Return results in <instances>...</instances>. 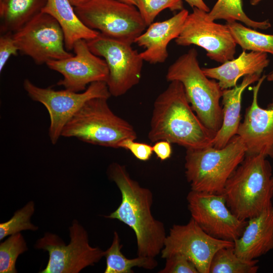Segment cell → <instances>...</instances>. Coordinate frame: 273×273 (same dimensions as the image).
Masks as SVG:
<instances>
[{"instance_id":"cell-22","label":"cell","mask_w":273,"mask_h":273,"mask_svg":"<svg viewBox=\"0 0 273 273\" xmlns=\"http://www.w3.org/2000/svg\"><path fill=\"white\" fill-rule=\"evenodd\" d=\"M47 0H0L1 33L15 32L42 12Z\"/></svg>"},{"instance_id":"cell-20","label":"cell","mask_w":273,"mask_h":273,"mask_svg":"<svg viewBox=\"0 0 273 273\" xmlns=\"http://www.w3.org/2000/svg\"><path fill=\"white\" fill-rule=\"evenodd\" d=\"M261 77V75L258 74L246 75L241 84L222 90V123L213 140L212 146L222 148L237 135L240 124L242 94L246 88L258 81Z\"/></svg>"},{"instance_id":"cell-21","label":"cell","mask_w":273,"mask_h":273,"mask_svg":"<svg viewBox=\"0 0 273 273\" xmlns=\"http://www.w3.org/2000/svg\"><path fill=\"white\" fill-rule=\"evenodd\" d=\"M42 12L50 15L60 24L64 33L65 47L68 51L73 50L78 40H89L100 34L81 21L69 0H47Z\"/></svg>"},{"instance_id":"cell-16","label":"cell","mask_w":273,"mask_h":273,"mask_svg":"<svg viewBox=\"0 0 273 273\" xmlns=\"http://www.w3.org/2000/svg\"><path fill=\"white\" fill-rule=\"evenodd\" d=\"M266 78L263 74L253 86L251 104L246 110L237 135L245 145L246 154H262L273 158V97L265 109L260 107L257 101L260 87Z\"/></svg>"},{"instance_id":"cell-27","label":"cell","mask_w":273,"mask_h":273,"mask_svg":"<svg viewBox=\"0 0 273 273\" xmlns=\"http://www.w3.org/2000/svg\"><path fill=\"white\" fill-rule=\"evenodd\" d=\"M28 250L27 243L20 233L10 235L0 244V272L16 273L18 257Z\"/></svg>"},{"instance_id":"cell-32","label":"cell","mask_w":273,"mask_h":273,"mask_svg":"<svg viewBox=\"0 0 273 273\" xmlns=\"http://www.w3.org/2000/svg\"><path fill=\"white\" fill-rule=\"evenodd\" d=\"M135 140L130 138L125 139L120 142L119 148L129 151L140 160L145 161L149 160L153 153L152 146L135 142Z\"/></svg>"},{"instance_id":"cell-8","label":"cell","mask_w":273,"mask_h":273,"mask_svg":"<svg viewBox=\"0 0 273 273\" xmlns=\"http://www.w3.org/2000/svg\"><path fill=\"white\" fill-rule=\"evenodd\" d=\"M69 229L70 241L67 245L50 233L36 241L34 247L48 251L49 255L46 267L39 273H78L105 256V251L89 245L87 231L77 220H73Z\"/></svg>"},{"instance_id":"cell-36","label":"cell","mask_w":273,"mask_h":273,"mask_svg":"<svg viewBox=\"0 0 273 273\" xmlns=\"http://www.w3.org/2000/svg\"><path fill=\"white\" fill-rule=\"evenodd\" d=\"M122 2L133 5L134 6H136V3L135 0H119Z\"/></svg>"},{"instance_id":"cell-25","label":"cell","mask_w":273,"mask_h":273,"mask_svg":"<svg viewBox=\"0 0 273 273\" xmlns=\"http://www.w3.org/2000/svg\"><path fill=\"white\" fill-rule=\"evenodd\" d=\"M257 259L247 260L239 257L234 246L219 249L214 255L209 273H256L259 267Z\"/></svg>"},{"instance_id":"cell-19","label":"cell","mask_w":273,"mask_h":273,"mask_svg":"<svg viewBox=\"0 0 273 273\" xmlns=\"http://www.w3.org/2000/svg\"><path fill=\"white\" fill-rule=\"evenodd\" d=\"M269 63L267 54L246 51L236 59L227 61L220 66L213 68H202L203 73L211 79L217 80L221 88L236 86L240 77L248 75H261Z\"/></svg>"},{"instance_id":"cell-23","label":"cell","mask_w":273,"mask_h":273,"mask_svg":"<svg viewBox=\"0 0 273 273\" xmlns=\"http://www.w3.org/2000/svg\"><path fill=\"white\" fill-rule=\"evenodd\" d=\"M122 247L118 234L115 231L112 244L105 251L104 273H133L132 268L134 267L151 270L157 266L158 262L154 257L138 256L132 259L126 258L121 251Z\"/></svg>"},{"instance_id":"cell-28","label":"cell","mask_w":273,"mask_h":273,"mask_svg":"<svg viewBox=\"0 0 273 273\" xmlns=\"http://www.w3.org/2000/svg\"><path fill=\"white\" fill-rule=\"evenodd\" d=\"M34 210V202L29 201L22 208L17 210L8 221L1 223L0 240L22 231H37L38 227L32 224L30 221Z\"/></svg>"},{"instance_id":"cell-18","label":"cell","mask_w":273,"mask_h":273,"mask_svg":"<svg viewBox=\"0 0 273 273\" xmlns=\"http://www.w3.org/2000/svg\"><path fill=\"white\" fill-rule=\"evenodd\" d=\"M236 254L252 260L273 249V206L249 219L241 236L234 242Z\"/></svg>"},{"instance_id":"cell-15","label":"cell","mask_w":273,"mask_h":273,"mask_svg":"<svg viewBox=\"0 0 273 273\" xmlns=\"http://www.w3.org/2000/svg\"><path fill=\"white\" fill-rule=\"evenodd\" d=\"M73 50L74 55L69 58L48 62L46 65L51 70L63 77L57 84L74 92H83L86 85L98 81L106 82L109 69L104 59L95 55L89 49L87 41H76Z\"/></svg>"},{"instance_id":"cell-35","label":"cell","mask_w":273,"mask_h":273,"mask_svg":"<svg viewBox=\"0 0 273 273\" xmlns=\"http://www.w3.org/2000/svg\"><path fill=\"white\" fill-rule=\"evenodd\" d=\"M74 8L83 6L91 0H69Z\"/></svg>"},{"instance_id":"cell-1","label":"cell","mask_w":273,"mask_h":273,"mask_svg":"<svg viewBox=\"0 0 273 273\" xmlns=\"http://www.w3.org/2000/svg\"><path fill=\"white\" fill-rule=\"evenodd\" d=\"M107 173L120 190L122 199L118 208L104 216L118 219L134 231L138 256L155 258L161 253L167 235L164 223L152 213V192L131 178L124 165L112 163Z\"/></svg>"},{"instance_id":"cell-12","label":"cell","mask_w":273,"mask_h":273,"mask_svg":"<svg viewBox=\"0 0 273 273\" xmlns=\"http://www.w3.org/2000/svg\"><path fill=\"white\" fill-rule=\"evenodd\" d=\"M175 42L180 46L194 44L201 47L209 58L221 63L234 58L237 46L225 24L210 20L208 12L195 7L187 16Z\"/></svg>"},{"instance_id":"cell-6","label":"cell","mask_w":273,"mask_h":273,"mask_svg":"<svg viewBox=\"0 0 273 273\" xmlns=\"http://www.w3.org/2000/svg\"><path fill=\"white\" fill-rule=\"evenodd\" d=\"M108 99L94 98L86 101L65 124L61 136L115 149L125 139L136 140L132 125L112 111Z\"/></svg>"},{"instance_id":"cell-34","label":"cell","mask_w":273,"mask_h":273,"mask_svg":"<svg viewBox=\"0 0 273 273\" xmlns=\"http://www.w3.org/2000/svg\"><path fill=\"white\" fill-rule=\"evenodd\" d=\"M193 8L195 7L209 12V9L203 0H185Z\"/></svg>"},{"instance_id":"cell-39","label":"cell","mask_w":273,"mask_h":273,"mask_svg":"<svg viewBox=\"0 0 273 273\" xmlns=\"http://www.w3.org/2000/svg\"><path fill=\"white\" fill-rule=\"evenodd\" d=\"M271 184H272V191H273V177H272Z\"/></svg>"},{"instance_id":"cell-38","label":"cell","mask_w":273,"mask_h":273,"mask_svg":"<svg viewBox=\"0 0 273 273\" xmlns=\"http://www.w3.org/2000/svg\"><path fill=\"white\" fill-rule=\"evenodd\" d=\"M261 1H263V0H250V3L251 5L255 6L257 5Z\"/></svg>"},{"instance_id":"cell-11","label":"cell","mask_w":273,"mask_h":273,"mask_svg":"<svg viewBox=\"0 0 273 273\" xmlns=\"http://www.w3.org/2000/svg\"><path fill=\"white\" fill-rule=\"evenodd\" d=\"M19 52L37 65L73 55L65 47L64 31L50 15L41 12L14 33Z\"/></svg>"},{"instance_id":"cell-31","label":"cell","mask_w":273,"mask_h":273,"mask_svg":"<svg viewBox=\"0 0 273 273\" xmlns=\"http://www.w3.org/2000/svg\"><path fill=\"white\" fill-rule=\"evenodd\" d=\"M19 52L16 43L14 32L1 33L0 36V72H2L9 58L17 56Z\"/></svg>"},{"instance_id":"cell-30","label":"cell","mask_w":273,"mask_h":273,"mask_svg":"<svg viewBox=\"0 0 273 273\" xmlns=\"http://www.w3.org/2000/svg\"><path fill=\"white\" fill-rule=\"evenodd\" d=\"M159 273H199L194 264L184 255L177 254L166 259Z\"/></svg>"},{"instance_id":"cell-29","label":"cell","mask_w":273,"mask_h":273,"mask_svg":"<svg viewBox=\"0 0 273 273\" xmlns=\"http://www.w3.org/2000/svg\"><path fill=\"white\" fill-rule=\"evenodd\" d=\"M136 7L147 26L153 23L156 17L163 10L171 11L184 9L182 0H135Z\"/></svg>"},{"instance_id":"cell-14","label":"cell","mask_w":273,"mask_h":273,"mask_svg":"<svg viewBox=\"0 0 273 273\" xmlns=\"http://www.w3.org/2000/svg\"><path fill=\"white\" fill-rule=\"evenodd\" d=\"M234 245V242L210 236L191 218L186 224L171 227L164 240L161 257L166 259L181 254L194 264L199 273H209L210 264L216 251Z\"/></svg>"},{"instance_id":"cell-4","label":"cell","mask_w":273,"mask_h":273,"mask_svg":"<svg viewBox=\"0 0 273 273\" xmlns=\"http://www.w3.org/2000/svg\"><path fill=\"white\" fill-rule=\"evenodd\" d=\"M167 81L177 80L184 87L187 98L202 123L216 133L221 128L223 114L220 100L222 89L218 82L203 73L195 48L179 56L168 68Z\"/></svg>"},{"instance_id":"cell-7","label":"cell","mask_w":273,"mask_h":273,"mask_svg":"<svg viewBox=\"0 0 273 273\" xmlns=\"http://www.w3.org/2000/svg\"><path fill=\"white\" fill-rule=\"evenodd\" d=\"M74 10L89 28L131 44L147 26L135 6L119 0H91Z\"/></svg>"},{"instance_id":"cell-2","label":"cell","mask_w":273,"mask_h":273,"mask_svg":"<svg viewBox=\"0 0 273 273\" xmlns=\"http://www.w3.org/2000/svg\"><path fill=\"white\" fill-rule=\"evenodd\" d=\"M194 112L182 83L170 81L154 103L148 139L152 143L167 141L186 149L212 146L216 134Z\"/></svg>"},{"instance_id":"cell-17","label":"cell","mask_w":273,"mask_h":273,"mask_svg":"<svg viewBox=\"0 0 273 273\" xmlns=\"http://www.w3.org/2000/svg\"><path fill=\"white\" fill-rule=\"evenodd\" d=\"M188 14L187 10L183 9L166 20L153 22L135 39L134 43L145 49L140 53L144 61L152 64L165 62L167 46L179 35Z\"/></svg>"},{"instance_id":"cell-37","label":"cell","mask_w":273,"mask_h":273,"mask_svg":"<svg viewBox=\"0 0 273 273\" xmlns=\"http://www.w3.org/2000/svg\"><path fill=\"white\" fill-rule=\"evenodd\" d=\"M266 78L268 81H273V71L266 75Z\"/></svg>"},{"instance_id":"cell-9","label":"cell","mask_w":273,"mask_h":273,"mask_svg":"<svg viewBox=\"0 0 273 273\" xmlns=\"http://www.w3.org/2000/svg\"><path fill=\"white\" fill-rule=\"evenodd\" d=\"M23 87L32 100L47 109L50 118L49 135L53 144L57 143L65 124L86 101L94 98L109 99L111 96L105 81L92 83L82 92L42 88L28 79L24 80Z\"/></svg>"},{"instance_id":"cell-10","label":"cell","mask_w":273,"mask_h":273,"mask_svg":"<svg viewBox=\"0 0 273 273\" xmlns=\"http://www.w3.org/2000/svg\"><path fill=\"white\" fill-rule=\"evenodd\" d=\"M87 43L92 52L103 58L107 63L109 76L106 83L111 96H121L139 83L144 60L131 44L100 33Z\"/></svg>"},{"instance_id":"cell-33","label":"cell","mask_w":273,"mask_h":273,"mask_svg":"<svg viewBox=\"0 0 273 273\" xmlns=\"http://www.w3.org/2000/svg\"><path fill=\"white\" fill-rule=\"evenodd\" d=\"M152 147L153 153L161 161L169 158L172 153L171 143L167 141L156 142Z\"/></svg>"},{"instance_id":"cell-5","label":"cell","mask_w":273,"mask_h":273,"mask_svg":"<svg viewBox=\"0 0 273 273\" xmlns=\"http://www.w3.org/2000/svg\"><path fill=\"white\" fill-rule=\"evenodd\" d=\"M186 150L185 174L191 190L217 194H222L227 180L246 154L238 135L222 148L210 146Z\"/></svg>"},{"instance_id":"cell-26","label":"cell","mask_w":273,"mask_h":273,"mask_svg":"<svg viewBox=\"0 0 273 273\" xmlns=\"http://www.w3.org/2000/svg\"><path fill=\"white\" fill-rule=\"evenodd\" d=\"M208 17L211 21H240L254 29L264 30L271 27L268 20L258 22L248 17L244 12L242 0H218L208 12Z\"/></svg>"},{"instance_id":"cell-24","label":"cell","mask_w":273,"mask_h":273,"mask_svg":"<svg viewBox=\"0 0 273 273\" xmlns=\"http://www.w3.org/2000/svg\"><path fill=\"white\" fill-rule=\"evenodd\" d=\"M225 25L237 44H239L243 50L273 55V35L257 31L237 21L228 22Z\"/></svg>"},{"instance_id":"cell-3","label":"cell","mask_w":273,"mask_h":273,"mask_svg":"<svg viewBox=\"0 0 273 273\" xmlns=\"http://www.w3.org/2000/svg\"><path fill=\"white\" fill-rule=\"evenodd\" d=\"M272 169L262 154H246L225 185L222 194L230 210L246 220L272 206Z\"/></svg>"},{"instance_id":"cell-13","label":"cell","mask_w":273,"mask_h":273,"mask_svg":"<svg viewBox=\"0 0 273 273\" xmlns=\"http://www.w3.org/2000/svg\"><path fill=\"white\" fill-rule=\"evenodd\" d=\"M187 200L191 218L210 236L234 242L242 235L247 221L233 213L222 194L191 190Z\"/></svg>"}]
</instances>
